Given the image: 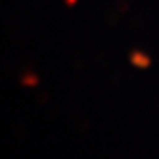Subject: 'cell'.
Masks as SVG:
<instances>
[{
	"label": "cell",
	"mask_w": 159,
	"mask_h": 159,
	"mask_svg": "<svg viewBox=\"0 0 159 159\" xmlns=\"http://www.w3.org/2000/svg\"><path fill=\"white\" fill-rule=\"evenodd\" d=\"M130 61L136 67H148V65H150V58H148L144 52H138V50L130 54Z\"/></svg>",
	"instance_id": "1"
},
{
	"label": "cell",
	"mask_w": 159,
	"mask_h": 159,
	"mask_svg": "<svg viewBox=\"0 0 159 159\" xmlns=\"http://www.w3.org/2000/svg\"><path fill=\"white\" fill-rule=\"evenodd\" d=\"M21 84H25V86H37L39 84V77L33 75V73L23 75V77H21Z\"/></svg>",
	"instance_id": "2"
},
{
	"label": "cell",
	"mask_w": 159,
	"mask_h": 159,
	"mask_svg": "<svg viewBox=\"0 0 159 159\" xmlns=\"http://www.w3.org/2000/svg\"><path fill=\"white\" fill-rule=\"evenodd\" d=\"M67 2H69V4H75V2H77V0H67Z\"/></svg>",
	"instance_id": "3"
}]
</instances>
